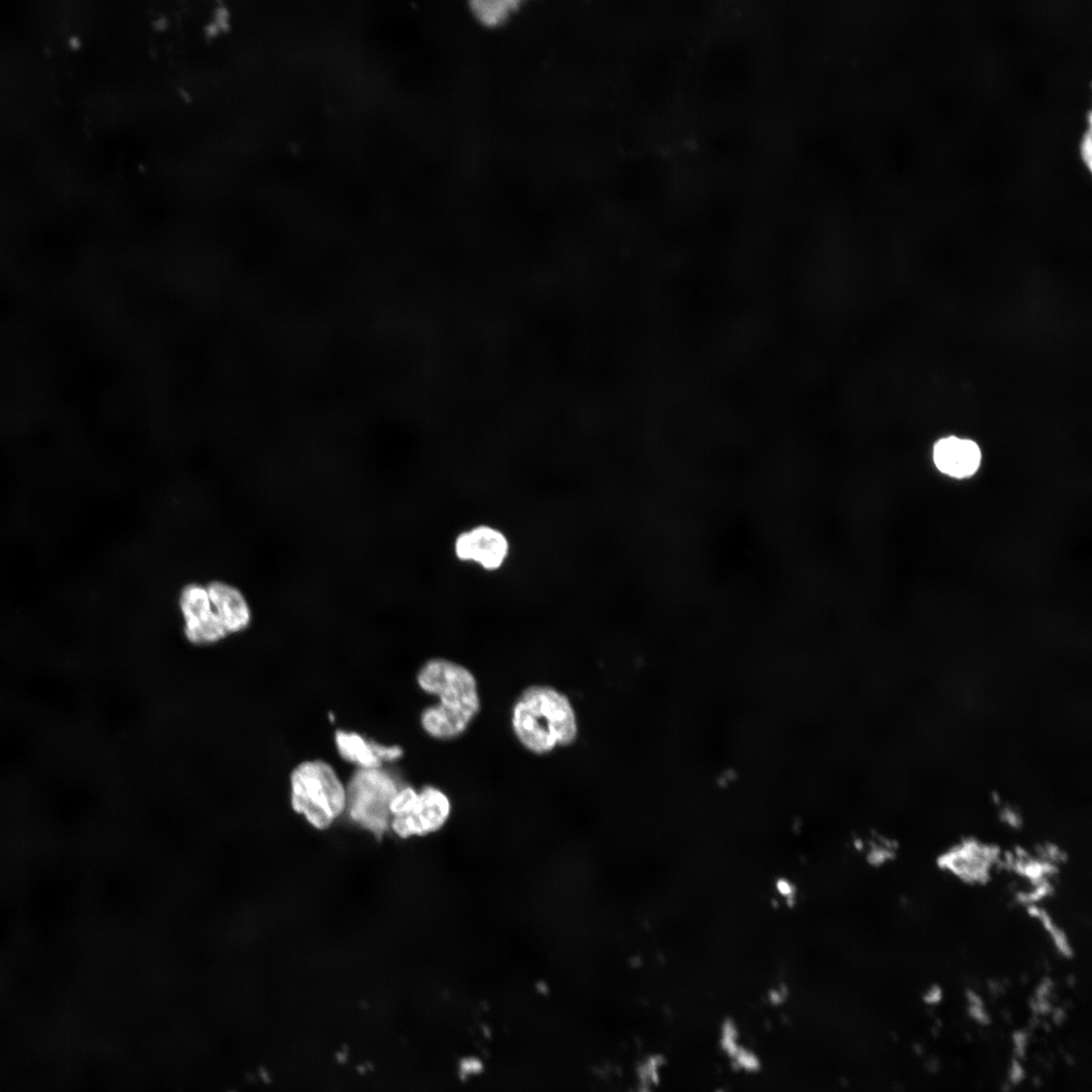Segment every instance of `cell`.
<instances>
[{
    "mask_svg": "<svg viewBox=\"0 0 1092 1092\" xmlns=\"http://www.w3.org/2000/svg\"><path fill=\"white\" fill-rule=\"evenodd\" d=\"M372 744H373L375 754L377 755V757L380 759L381 762L382 761L395 760V759L399 758L403 753L402 749L398 745L386 746V745H383V744H379V743H377V742H375L373 740H372Z\"/></svg>",
    "mask_w": 1092,
    "mask_h": 1092,
    "instance_id": "7c38bea8",
    "label": "cell"
},
{
    "mask_svg": "<svg viewBox=\"0 0 1092 1092\" xmlns=\"http://www.w3.org/2000/svg\"><path fill=\"white\" fill-rule=\"evenodd\" d=\"M206 589L228 635L241 632L250 625L251 610L238 588L221 581H213L206 585Z\"/></svg>",
    "mask_w": 1092,
    "mask_h": 1092,
    "instance_id": "9c48e42d",
    "label": "cell"
},
{
    "mask_svg": "<svg viewBox=\"0 0 1092 1092\" xmlns=\"http://www.w3.org/2000/svg\"><path fill=\"white\" fill-rule=\"evenodd\" d=\"M477 1068L478 1066L475 1060L470 1058L462 1059L458 1066V1073L462 1077H469L476 1074Z\"/></svg>",
    "mask_w": 1092,
    "mask_h": 1092,
    "instance_id": "5bb4252c",
    "label": "cell"
},
{
    "mask_svg": "<svg viewBox=\"0 0 1092 1092\" xmlns=\"http://www.w3.org/2000/svg\"><path fill=\"white\" fill-rule=\"evenodd\" d=\"M1080 152L1083 160L1089 168H1091V133L1090 127L1084 132L1082 141L1080 143Z\"/></svg>",
    "mask_w": 1092,
    "mask_h": 1092,
    "instance_id": "4fadbf2b",
    "label": "cell"
},
{
    "mask_svg": "<svg viewBox=\"0 0 1092 1092\" xmlns=\"http://www.w3.org/2000/svg\"><path fill=\"white\" fill-rule=\"evenodd\" d=\"M519 0H472L474 15L486 25L500 24L519 7Z\"/></svg>",
    "mask_w": 1092,
    "mask_h": 1092,
    "instance_id": "8fae6325",
    "label": "cell"
},
{
    "mask_svg": "<svg viewBox=\"0 0 1092 1092\" xmlns=\"http://www.w3.org/2000/svg\"><path fill=\"white\" fill-rule=\"evenodd\" d=\"M932 457L941 473L953 478H966L979 469L982 453L976 442L949 436L935 443Z\"/></svg>",
    "mask_w": 1092,
    "mask_h": 1092,
    "instance_id": "ba28073f",
    "label": "cell"
},
{
    "mask_svg": "<svg viewBox=\"0 0 1092 1092\" xmlns=\"http://www.w3.org/2000/svg\"><path fill=\"white\" fill-rule=\"evenodd\" d=\"M422 690L440 702L423 711L421 723L433 737L447 739L460 735L479 711L476 679L467 668L436 658L429 660L417 676Z\"/></svg>",
    "mask_w": 1092,
    "mask_h": 1092,
    "instance_id": "6da1fadb",
    "label": "cell"
},
{
    "mask_svg": "<svg viewBox=\"0 0 1092 1092\" xmlns=\"http://www.w3.org/2000/svg\"><path fill=\"white\" fill-rule=\"evenodd\" d=\"M335 742L340 755L347 761L353 762L359 768H378L380 759L375 754L372 740H366L355 732L338 730L335 734Z\"/></svg>",
    "mask_w": 1092,
    "mask_h": 1092,
    "instance_id": "30bf717a",
    "label": "cell"
},
{
    "mask_svg": "<svg viewBox=\"0 0 1092 1092\" xmlns=\"http://www.w3.org/2000/svg\"><path fill=\"white\" fill-rule=\"evenodd\" d=\"M391 827L402 838L440 829L450 814L447 796L434 787L399 789L390 803Z\"/></svg>",
    "mask_w": 1092,
    "mask_h": 1092,
    "instance_id": "5b68a950",
    "label": "cell"
},
{
    "mask_svg": "<svg viewBox=\"0 0 1092 1092\" xmlns=\"http://www.w3.org/2000/svg\"><path fill=\"white\" fill-rule=\"evenodd\" d=\"M179 605L184 634L194 645H208L228 636L209 599L206 586L191 583L181 592Z\"/></svg>",
    "mask_w": 1092,
    "mask_h": 1092,
    "instance_id": "52a82bcc",
    "label": "cell"
},
{
    "mask_svg": "<svg viewBox=\"0 0 1092 1092\" xmlns=\"http://www.w3.org/2000/svg\"><path fill=\"white\" fill-rule=\"evenodd\" d=\"M454 558L485 572L499 570L506 563L511 544L507 535L488 524H476L459 531L451 543Z\"/></svg>",
    "mask_w": 1092,
    "mask_h": 1092,
    "instance_id": "8992f818",
    "label": "cell"
},
{
    "mask_svg": "<svg viewBox=\"0 0 1092 1092\" xmlns=\"http://www.w3.org/2000/svg\"><path fill=\"white\" fill-rule=\"evenodd\" d=\"M291 805L317 829L328 828L346 808V789L323 760L299 763L291 772Z\"/></svg>",
    "mask_w": 1092,
    "mask_h": 1092,
    "instance_id": "3957f363",
    "label": "cell"
},
{
    "mask_svg": "<svg viewBox=\"0 0 1092 1092\" xmlns=\"http://www.w3.org/2000/svg\"><path fill=\"white\" fill-rule=\"evenodd\" d=\"M398 790L396 781L380 767L357 769L346 790L351 819L380 838L387 830L390 803Z\"/></svg>",
    "mask_w": 1092,
    "mask_h": 1092,
    "instance_id": "277c9868",
    "label": "cell"
},
{
    "mask_svg": "<svg viewBox=\"0 0 1092 1092\" xmlns=\"http://www.w3.org/2000/svg\"><path fill=\"white\" fill-rule=\"evenodd\" d=\"M512 727L529 751L544 754L571 744L578 731L568 698L548 686H532L518 697L512 710Z\"/></svg>",
    "mask_w": 1092,
    "mask_h": 1092,
    "instance_id": "7a4b0ae2",
    "label": "cell"
}]
</instances>
